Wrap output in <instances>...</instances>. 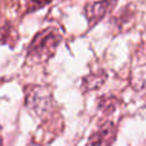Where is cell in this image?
<instances>
[{
    "label": "cell",
    "instance_id": "4",
    "mask_svg": "<svg viewBox=\"0 0 146 146\" xmlns=\"http://www.w3.org/2000/svg\"><path fill=\"white\" fill-rule=\"evenodd\" d=\"M31 100H32L31 105H32L33 109L37 110L38 114H42L44 111H46L51 104L50 95L46 92V90L40 88V87L33 90V95H32V98H31Z\"/></svg>",
    "mask_w": 146,
    "mask_h": 146
},
{
    "label": "cell",
    "instance_id": "2",
    "mask_svg": "<svg viewBox=\"0 0 146 146\" xmlns=\"http://www.w3.org/2000/svg\"><path fill=\"white\" fill-rule=\"evenodd\" d=\"M117 3H118V0H99V1H94L88 4L86 7L85 13L90 27H92L94 25L104 19V17L115 7Z\"/></svg>",
    "mask_w": 146,
    "mask_h": 146
},
{
    "label": "cell",
    "instance_id": "3",
    "mask_svg": "<svg viewBox=\"0 0 146 146\" xmlns=\"http://www.w3.org/2000/svg\"><path fill=\"white\" fill-rule=\"evenodd\" d=\"M117 129L114 123L105 122L95 133L91 135L86 146H111L115 140Z\"/></svg>",
    "mask_w": 146,
    "mask_h": 146
},
{
    "label": "cell",
    "instance_id": "1",
    "mask_svg": "<svg viewBox=\"0 0 146 146\" xmlns=\"http://www.w3.org/2000/svg\"><path fill=\"white\" fill-rule=\"evenodd\" d=\"M62 41V36L55 28H46L38 32L33 37L28 48V58L36 62H44L54 55L58 45Z\"/></svg>",
    "mask_w": 146,
    "mask_h": 146
},
{
    "label": "cell",
    "instance_id": "5",
    "mask_svg": "<svg viewBox=\"0 0 146 146\" xmlns=\"http://www.w3.org/2000/svg\"><path fill=\"white\" fill-rule=\"evenodd\" d=\"M104 81H105V74L101 72H96L87 76L83 81V85H85L86 90H95V88H99L103 85Z\"/></svg>",
    "mask_w": 146,
    "mask_h": 146
},
{
    "label": "cell",
    "instance_id": "6",
    "mask_svg": "<svg viewBox=\"0 0 146 146\" xmlns=\"http://www.w3.org/2000/svg\"><path fill=\"white\" fill-rule=\"evenodd\" d=\"M117 106V99L113 96H104L99 100V108L104 111V113H110L115 109Z\"/></svg>",
    "mask_w": 146,
    "mask_h": 146
},
{
    "label": "cell",
    "instance_id": "7",
    "mask_svg": "<svg viewBox=\"0 0 146 146\" xmlns=\"http://www.w3.org/2000/svg\"><path fill=\"white\" fill-rule=\"evenodd\" d=\"M50 1L51 0H26V4H27L28 10H37L48 5Z\"/></svg>",
    "mask_w": 146,
    "mask_h": 146
}]
</instances>
